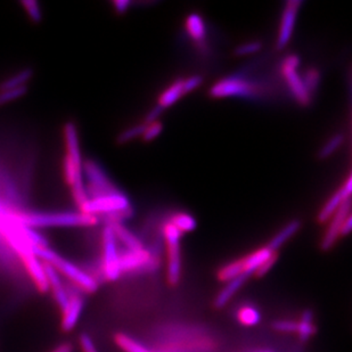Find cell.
<instances>
[{"mask_svg": "<svg viewBox=\"0 0 352 352\" xmlns=\"http://www.w3.org/2000/svg\"><path fill=\"white\" fill-rule=\"evenodd\" d=\"M34 77V71L31 69H24L13 77L8 78L0 86V90L14 89L20 87L27 86V83Z\"/></svg>", "mask_w": 352, "mask_h": 352, "instance_id": "25", "label": "cell"}, {"mask_svg": "<svg viewBox=\"0 0 352 352\" xmlns=\"http://www.w3.org/2000/svg\"><path fill=\"white\" fill-rule=\"evenodd\" d=\"M313 313L310 310H306L302 314L301 320L298 322V331L296 333L299 334L300 341L306 342L316 333V327L313 324Z\"/></svg>", "mask_w": 352, "mask_h": 352, "instance_id": "23", "label": "cell"}, {"mask_svg": "<svg viewBox=\"0 0 352 352\" xmlns=\"http://www.w3.org/2000/svg\"><path fill=\"white\" fill-rule=\"evenodd\" d=\"M169 223H173V226L176 227L177 230H180L183 234L193 232L197 226L195 218L185 212L175 213L171 217Z\"/></svg>", "mask_w": 352, "mask_h": 352, "instance_id": "24", "label": "cell"}, {"mask_svg": "<svg viewBox=\"0 0 352 352\" xmlns=\"http://www.w3.org/2000/svg\"><path fill=\"white\" fill-rule=\"evenodd\" d=\"M187 32L196 43H201L206 38V24L199 14L192 13L186 19Z\"/></svg>", "mask_w": 352, "mask_h": 352, "instance_id": "22", "label": "cell"}, {"mask_svg": "<svg viewBox=\"0 0 352 352\" xmlns=\"http://www.w3.org/2000/svg\"><path fill=\"white\" fill-rule=\"evenodd\" d=\"M133 208L130 206L128 209L119 210V211H113V212L105 213L102 216H97L98 221L102 220L104 223H107V226L109 225H113V223H122L123 221L130 219L133 216Z\"/></svg>", "mask_w": 352, "mask_h": 352, "instance_id": "27", "label": "cell"}, {"mask_svg": "<svg viewBox=\"0 0 352 352\" xmlns=\"http://www.w3.org/2000/svg\"><path fill=\"white\" fill-rule=\"evenodd\" d=\"M299 57L296 55H289L286 57L285 60H283V76L285 78L286 82L289 85L291 93L296 98V102L302 107H308L311 102V96L303 83L302 78L296 71V69L299 67Z\"/></svg>", "mask_w": 352, "mask_h": 352, "instance_id": "5", "label": "cell"}, {"mask_svg": "<svg viewBox=\"0 0 352 352\" xmlns=\"http://www.w3.org/2000/svg\"><path fill=\"white\" fill-rule=\"evenodd\" d=\"M23 260L24 265L27 267L28 272L30 274L31 278L34 279L38 289L41 292L45 293L50 289V285L47 282L46 273H45V267L40 263V259L34 256V252L27 253L21 256Z\"/></svg>", "mask_w": 352, "mask_h": 352, "instance_id": "13", "label": "cell"}, {"mask_svg": "<svg viewBox=\"0 0 352 352\" xmlns=\"http://www.w3.org/2000/svg\"><path fill=\"white\" fill-rule=\"evenodd\" d=\"M344 142V136L342 133H336L332 138H329L326 142L325 145L319 150L318 157L320 160H325L327 157H332V154L336 153L339 150L341 145Z\"/></svg>", "mask_w": 352, "mask_h": 352, "instance_id": "28", "label": "cell"}, {"mask_svg": "<svg viewBox=\"0 0 352 352\" xmlns=\"http://www.w3.org/2000/svg\"><path fill=\"white\" fill-rule=\"evenodd\" d=\"M116 342L118 346L126 352H152L151 350L147 349L146 346L137 342L136 340L133 338L126 336V334H118L116 338Z\"/></svg>", "mask_w": 352, "mask_h": 352, "instance_id": "29", "label": "cell"}, {"mask_svg": "<svg viewBox=\"0 0 352 352\" xmlns=\"http://www.w3.org/2000/svg\"><path fill=\"white\" fill-rule=\"evenodd\" d=\"M163 130V124L160 121H155V122L148 123L145 126L144 129L143 135H142V140L144 142H152L155 140L157 137L161 135Z\"/></svg>", "mask_w": 352, "mask_h": 352, "instance_id": "35", "label": "cell"}, {"mask_svg": "<svg viewBox=\"0 0 352 352\" xmlns=\"http://www.w3.org/2000/svg\"><path fill=\"white\" fill-rule=\"evenodd\" d=\"M83 300L81 296H72L69 299L67 306L63 310L62 329L65 332H70L79 322L80 316L82 314Z\"/></svg>", "mask_w": 352, "mask_h": 352, "instance_id": "15", "label": "cell"}, {"mask_svg": "<svg viewBox=\"0 0 352 352\" xmlns=\"http://www.w3.org/2000/svg\"><path fill=\"white\" fill-rule=\"evenodd\" d=\"M301 228V223L299 220H292L289 223H286L285 226L283 227L282 230H279L278 233L274 236L273 239L270 241L268 244L272 251L276 252L277 250L280 249L284 244H285L289 239H292L293 236L296 235Z\"/></svg>", "mask_w": 352, "mask_h": 352, "instance_id": "18", "label": "cell"}, {"mask_svg": "<svg viewBox=\"0 0 352 352\" xmlns=\"http://www.w3.org/2000/svg\"><path fill=\"white\" fill-rule=\"evenodd\" d=\"M350 209H351V199H344L338 211L334 213V216L329 219V228L326 230L325 235L320 243V249L322 251H329L336 245L340 237V230L342 223L350 216V211H351Z\"/></svg>", "mask_w": 352, "mask_h": 352, "instance_id": "11", "label": "cell"}, {"mask_svg": "<svg viewBox=\"0 0 352 352\" xmlns=\"http://www.w3.org/2000/svg\"><path fill=\"white\" fill-rule=\"evenodd\" d=\"M130 206L131 204H130L128 196L123 194L122 192H119V193L112 194V195L89 199L86 206H83L80 211L86 214L97 217L105 214V213L119 211V210L128 209Z\"/></svg>", "mask_w": 352, "mask_h": 352, "instance_id": "8", "label": "cell"}, {"mask_svg": "<svg viewBox=\"0 0 352 352\" xmlns=\"http://www.w3.org/2000/svg\"><path fill=\"white\" fill-rule=\"evenodd\" d=\"M302 3V0H289L285 3V7L283 10L280 25H279L278 37L276 41L277 50H284L292 39L296 19H298L300 7Z\"/></svg>", "mask_w": 352, "mask_h": 352, "instance_id": "9", "label": "cell"}, {"mask_svg": "<svg viewBox=\"0 0 352 352\" xmlns=\"http://www.w3.org/2000/svg\"><path fill=\"white\" fill-rule=\"evenodd\" d=\"M273 327L277 332L296 333L298 322H294V320H277V322H274Z\"/></svg>", "mask_w": 352, "mask_h": 352, "instance_id": "37", "label": "cell"}, {"mask_svg": "<svg viewBox=\"0 0 352 352\" xmlns=\"http://www.w3.org/2000/svg\"><path fill=\"white\" fill-rule=\"evenodd\" d=\"M344 199H346L343 197L342 193H341V190H338L336 193L333 194V195L326 201L325 204L322 206V209L319 211L318 216H317L318 223H327V221L334 216V213L338 211V209H339L340 206L342 204Z\"/></svg>", "mask_w": 352, "mask_h": 352, "instance_id": "21", "label": "cell"}, {"mask_svg": "<svg viewBox=\"0 0 352 352\" xmlns=\"http://www.w3.org/2000/svg\"><path fill=\"white\" fill-rule=\"evenodd\" d=\"M203 83V78L201 76H192V77L187 78L183 80L184 90L185 94L190 93L193 90L197 89Z\"/></svg>", "mask_w": 352, "mask_h": 352, "instance_id": "38", "label": "cell"}, {"mask_svg": "<svg viewBox=\"0 0 352 352\" xmlns=\"http://www.w3.org/2000/svg\"><path fill=\"white\" fill-rule=\"evenodd\" d=\"M256 87L242 78L230 77L220 80L210 88V96L213 98L225 97H251L256 94Z\"/></svg>", "mask_w": 352, "mask_h": 352, "instance_id": "7", "label": "cell"}, {"mask_svg": "<svg viewBox=\"0 0 352 352\" xmlns=\"http://www.w3.org/2000/svg\"><path fill=\"white\" fill-rule=\"evenodd\" d=\"M64 140L67 146V159L71 161L72 164L82 168V159L80 152L79 137H78L77 126L74 122L65 123L64 126Z\"/></svg>", "mask_w": 352, "mask_h": 352, "instance_id": "12", "label": "cell"}, {"mask_svg": "<svg viewBox=\"0 0 352 352\" xmlns=\"http://www.w3.org/2000/svg\"><path fill=\"white\" fill-rule=\"evenodd\" d=\"M263 48V43L260 41H249V43H244L239 46L236 47L235 55L237 56H246V55H252L259 52Z\"/></svg>", "mask_w": 352, "mask_h": 352, "instance_id": "36", "label": "cell"}, {"mask_svg": "<svg viewBox=\"0 0 352 352\" xmlns=\"http://www.w3.org/2000/svg\"><path fill=\"white\" fill-rule=\"evenodd\" d=\"M82 173H85L88 182L86 190L89 199H98L121 192L112 183V180L109 178L103 168L93 160H87L86 162L82 163Z\"/></svg>", "mask_w": 352, "mask_h": 352, "instance_id": "3", "label": "cell"}, {"mask_svg": "<svg viewBox=\"0 0 352 352\" xmlns=\"http://www.w3.org/2000/svg\"><path fill=\"white\" fill-rule=\"evenodd\" d=\"M22 6L27 10L28 15L30 17L34 23H40L43 21V13L40 8L39 3L34 0H24L22 1Z\"/></svg>", "mask_w": 352, "mask_h": 352, "instance_id": "34", "label": "cell"}, {"mask_svg": "<svg viewBox=\"0 0 352 352\" xmlns=\"http://www.w3.org/2000/svg\"><path fill=\"white\" fill-rule=\"evenodd\" d=\"M28 91V87L23 86L14 89L0 90V107L5 104L10 103L13 100L24 96Z\"/></svg>", "mask_w": 352, "mask_h": 352, "instance_id": "33", "label": "cell"}, {"mask_svg": "<svg viewBox=\"0 0 352 352\" xmlns=\"http://www.w3.org/2000/svg\"><path fill=\"white\" fill-rule=\"evenodd\" d=\"M276 252L272 251L268 246L256 250L251 253L246 258H243V266H244V275L250 276L256 273L258 268L263 265L265 261L272 258Z\"/></svg>", "mask_w": 352, "mask_h": 352, "instance_id": "16", "label": "cell"}, {"mask_svg": "<svg viewBox=\"0 0 352 352\" xmlns=\"http://www.w3.org/2000/svg\"><path fill=\"white\" fill-rule=\"evenodd\" d=\"M80 344L82 348V352H98L94 344L93 340L88 334H82L80 336Z\"/></svg>", "mask_w": 352, "mask_h": 352, "instance_id": "40", "label": "cell"}, {"mask_svg": "<svg viewBox=\"0 0 352 352\" xmlns=\"http://www.w3.org/2000/svg\"><path fill=\"white\" fill-rule=\"evenodd\" d=\"M301 78H302L303 83L308 90V93L311 96L318 88L319 82H320V72L315 67H311L309 70H307L305 74L301 76Z\"/></svg>", "mask_w": 352, "mask_h": 352, "instance_id": "32", "label": "cell"}, {"mask_svg": "<svg viewBox=\"0 0 352 352\" xmlns=\"http://www.w3.org/2000/svg\"><path fill=\"white\" fill-rule=\"evenodd\" d=\"M45 273H46L47 282L54 293V298L56 300L57 305L60 306V309L67 306L70 296L67 293V289H64L62 280H60V275L53 266H50V263H45Z\"/></svg>", "mask_w": 352, "mask_h": 352, "instance_id": "14", "label": "cell"}, {"mask_svg": "<svg viewBox=\"0 0 352 352\" xmlns=\"http://www.w3.org/2000/svg\"><path fill=\"white\" fill-rule=\"evenodd\" d=\"M248 278H249L248 276L241 275L227 283L226 286L217 296L216 300H214V307L223 308V307L226 306L236 293L239 292V289L244 285V283L246 282Z\"/></svg>", "mask_w": 352, "mask_h": 352, "instance_id": "17", "label": "cell"}, {"mask_svg": "<svg viewBox=\"0 0 352 352\" xmlns=\"http://www.w3.org/2000/svg\"><path fill=\"white\" fill-rule=\"evenodd\" d=\"M157 267V260L147 250H136L129 251L126 250L123 254H120V268L121 273H130L135 270H153Z\"/></svg>", "mask_w": 352, "mask_h": 352, "instance_id": "10", "label": "cell"}, {"mask_svg": "<svg viewBox=\"0 0 352 352\" xmlns=\"http://www.w3.org/2000/svg\"><path fill=\"white\" fill-rule=\"evenodd\" d=\"M109 226L113 230L117 239H120L126 246V250L136 251V250L144 249L142 241L135 234L131 233L128 228L123 226V223H113V225H109Z\"/></svg>", "mask_w": 352, "mask_h": 352, "instance_id": "20", "label": "cell"}, {"mask_svg": "<svg viewBox=\"0 0 352 352\" xmlns=\"http://www.w3.org/2000/svg\"><path fill=\"white\" fill-rule=\"evenodd\" d=\"M163 236L168 249V270L166 276L171 285H176L182 277V256H180V239L183 233L177 230L173 223H166L163 226Z\"/></svg>", "mask_w": 352, "mask_h": 352, "instance_id": "4", "label": "cell"}, {"mask_svg": "<svg viewBox=\"0 0 352 352\" xmlns=\"http://www.w3.org/2000/svg\"><path fill=\"white\" fill-rule=\"evenodd\" d=\"M183 80H177L161 94L157 105L162 107L163 110L166 107H173V104L177 103L184 95H186L184 90Z\"/></svg>", "mask_w": 352, "mask_h": 352, "instance_id": "19", "label": "cell"}, {"mask_svg": "<svg viewBox=\"0 0 352 352\" xmlns=\"http://www.w3.org/2000/svg\"><path fill=\"white\" fill-rule=\"evenodd\" d=\"M241 275H244L243 259L236 260L234 263H230V265L223 267L218 273V278L221 282L228 283Z\"/></svg>", "mask_w": 352, "mask_h": 352, "instance_id": "26", "label": "cell"}, {"mask_svg": "<svg viewBox=\"0 0 352 352\" xmlns=\"http://www.w3.org/2000/svg\"><path fill=\"white\" fill-rule=\"evenodd\" d=\"M10 220L30 227H76L95 226L98 223L96 216L81 212H8Z\"/></svg>", "mask_w": 352, "mask_h": 352, "instance_id": "1", "label": "cell"}, {"mask_svg": "<svg viewBox=\"0 0 352 352\" xmlns=\"http://www.w3.org/2000/svg\"><path fill=\"white\" fill-rule=\"evenodd\" d=\"M276 261H277V253H275L272 258H270L267 261H265V263L258 268V270L254 273V275H256V277H263V276L266 275V274L273 268Z\"/></svg>", "mask_w": 352, "mask_h": 352, "instance_id": "39", "label": "cell"}, {"mask_svg": "<svg viewBox=\"0 0 352 352\" xmlns=\"http://www.w3.org/2000/svg\"><path fill=\"white\" fill-rule=\"evenodd\" d=\"M341 190V193H342L343 197L344 199H350V196H351L352 193V177L349 176L346 178V182L343 183L342 186L340 188Z\"/></svg>", "mask_w": 352, "mask_h": 352, "instance_id": "43", "label": "cell"}, {"mask_svg": "<svg viewBox=\"0 0 352 352\" xmlns=\"http://www.w3.org/2000/svg\"><path fill=\"white\" fill-rule=\"evenodd\" d=\"M163 109L162 107L157 105V107H153L152 110L146 114V118H145V124H148V123L155 122L157 121L160 117H161V114H162Z\"/></svg>", "mask_w": 352, "mask_h": 352, "instance_id": "41", "label": "cell"}, {"mask_svg": "<svg viewBox=\"0 0 352 352\" xmlns=\"http://www.w3.org/2000/svg\"><path fill=\"white\" fill-rule=\"evenodd\" d=\"M103 270L107 280L114 282L121 276L120 268V253L118 250L117 237L110 226L103 230Z\"/></svg>", "mask_w": 352, "mask_h": 352, "instance_id": "6", "label": "cell"}, {"mask_svg": "<svg viewBox=\"0 0 352 352\" xmlns=\"http://www.w3.org/2000/svg\"><path fill=\"white\" fill-rule=\"evenodd\" d=\"M352 230V218L351 216L348 217L344 223H342L341 230H340V236H346L351 233Z\"/></svg>", "mask_w": 352, "mask_h": 352, "instance_id": "44", "label": "cell"}, {"mask_svg": "<svg viewBox=\"0 0 352 352\" xmlns=\"http://www.w3.org/2000/svg\"><path fill=\"white\" fill-rule=\"evenodd\" d=\"M52 352H74V346L70 343H63Z\"/></svg>", "mask_w": 352, "mask_h": 352, "instance_id": "45", "label": "cell"}, {"mask_svg": "<svg viewBox=\"0 0 352 352\" xmlns=\"http://www.w3.org/2000/svg\"><path fill=\"white\" fill-rule=\"evenodd\" d=\"M237 317H239V322L245 326L258 325L260 322V319H261L259 311L256 308L250 306L241 308L239 314H237Z\"/></svg>", "mask_w": 352, "mask_h": 352, "instance_id": "30", "label": "cell"}, {"mask_svg": "<svg viewBox=\"0 0 352 352\" xmlns=\"http://www.w3.org/2000/svg\"><path fill=\"white\" fill-rule=\"evenodd\" d=\"M32 252L38 259H43L45 263H50L58 273L64 274L67 278L76 283L83 291L88 293H94L98 289V283L93 276L86 273L85 270L76 266L74 263L67 261L62 256H58L56 252L50 248L40 249V248H32Z\"/></svg>", "mask_w": 352, "mask_h": 352, "instance_id": "2", "label": "cell"}, {"mask_svg": "<svg viewBox=\"0 0 352 352\" xmlns=\"http://www.w3.org/2000/svg\"><path fill=\"white\" fill-rule=\"evenodd\" d=\"M130 5H131V1H129V0H117V1H113L114 10H116L118 14H121V15L126 13Z\"/></svg>", "mask_w": 352, "mask_h": 352, "instance_id": "42", "label": "cell"}, {"mask_svg": "<svg viewBox=\"0 0 352 352\" xmlns=\"http://www.w3.org/2000/svg\"><path fill=\"white\" fill-rule=\"evenodd\" d=\"M145 126H146L145 123H140V124L123 130L122 133L118 136L117 143L123 145V144L130 143V142L137 140L138 137H142Z\"/></svg>", "mask_w": 352, "mask_h": 352, "instance_id": "31", "label": "cell"}]
</instances>
